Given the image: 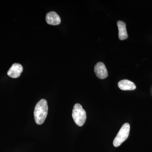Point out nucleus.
I'll list each match as a JSON object with an SVG mask.
<instances>
[{
	"instance_id": "nucleus-1",
	"label": "nucleus",
	"mask_w": 152,
	"mask_h": 152,
	"mask_svg": "<svg viewBox=\"0 0 152 152\" xmlns=\"http://www.w3.org/2000/svg\"><path fill=\"white\" fill-rule=\"evenodd\" d=\"M48 102L45 99H42L36 104L34 112L35 121L38 125L43 124L48 115Z\"/></svg>"
},
{
	"instance_id": "nucleus-2",
	"label": "nucleus",
	"mask_w": 152,
	"mask_h": 152,
	"mask_svg": "<svg viewBox=\"0 0 152 152\" xmlns=\"http://www.w3.org/2000/svg\"><path fill=\"white\" fill-rule=\"evenodd\" d=\"M72 116L78 126L81 127L84 124L86 120V113L80 104H76L74 105Z\"/></svg>"
},
{
	"instance_id": "nucleus-3",
	"label": "nucleus",
	"mask_w": 152,
	"mask_h": 152,
	"mask_svg": "<svg viewBox=\"0 0 152 152\" xmlns=\"http://www.w3.org/2000/svg\"><path fill=\"white\" fill-rule=\"evenodd\" d=\"M130 126L128 123L123 125L113 141V145L118 147L121 145L128 138L129 134Z\"/></svg>"
},
{
	"instance_id": "nucleus-4",
	"label": "nucleus",
	"mask_w": 152,
	"mask_h": 152,
	"mask_svg": "<svg viewBox=\"0 0 152 152\" xmlns=\"http://www.w3.org/2000/svg\"><path fill=\"white\" fill-rule=\"evenodd\" d=\"M94 72L99 78L104 79L107 77V70L104 63H98L95 66Z\"/></svg>"
},
{
	"instance_id": "nucleus-5",
	"label": "nucleus",
	"mask_w": 152,
	"mask_h": 152,
	"mask_svg": "<svg viewBox=\"0 0 152 152\" xmlns=\"http://www.w3.org/2000/svg\"><path fill=\"white\" fill-rule=\"evenodd\" d=\"M23 71V66L20 64H14L9 69L7 75L9 77L13 78H17L21 75Z\"/></svg>"
},
{
	"instance_id": "nucleus-6",
	"label": "nucleus",
	"mask_w": 152,
	"mask_h": 152,
	"mask_svg": "<svg viewBox=\"0 0 152 152\" xmlns=\"http://www.w3.org/2000/svg\"><path fill=\"white\" fill-rule=\"evenodd\" d=\"M46 20L49 24L56 26L61 23V18L57 13L55 12H49L47 14Z\"/></svg>"
},
{
	"instance_id": "nucleus-7",
	"label": "nucleus",
	"mask_w": 152,
	"mask_h": 152,
	"mask_svg": "<svg viewBox=\"0 0 152 152\" xmlns=\"http://www.w3.org/2000/svg\"><path fill=\"white\" fill-rule=\"evenodd\" d=\"M118 86L123 91H132L136 88V86L134 83L127 80H122L118 83Z\"/></svg>"
},
{
	"instance_id": "nucleus-8",
	"label": "nucleus",
	"mask_w": 152,
	"mask_h": 152,
	"mask_svg": "<svg viewBox=\"0 0 152 152\" xmlns=\"http://www.w3.org/2000/svg\"><path fill=\"white\" fill-rule=\"evenodd\" d=\"M119 30V38L121 40L126 39L128 37L127 32L126 28V24L124 22L118 21L117 22Z\"/></svg>"
}]
</instances>
